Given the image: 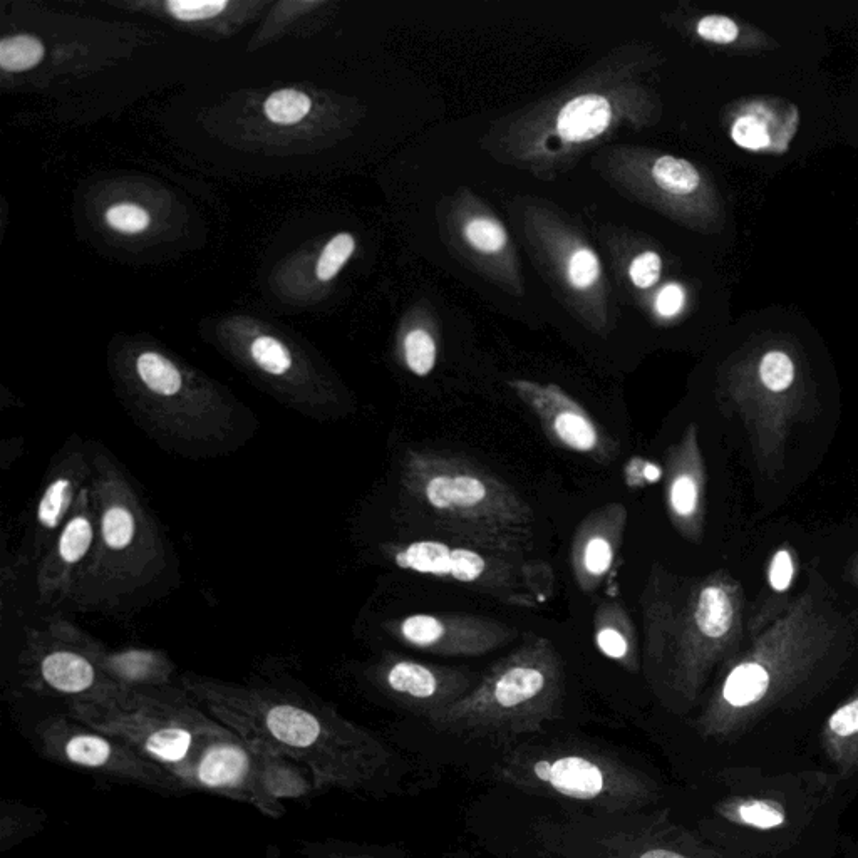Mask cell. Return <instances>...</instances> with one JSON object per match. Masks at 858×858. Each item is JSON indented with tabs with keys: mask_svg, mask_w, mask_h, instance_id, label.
Wrapping results in <instances>:
<instances>
[{
	"mask_svg": "<svg viewBox=\"0 0 858 858\" xmlns=\"http://www.w3.org/2000/svg\"><path fill=\"white\" fill-rule=\"evenodd\" d=\"M178 686L243 740L304 766L317 793L339 790L383 798L401 791L411 773L388 741L312 696L195 672L181 674Z\"/></svg>",
	"mask_w": 858,
	"mask_h": 858,
	"instance_id": "6da1fadb",
	"label": "cell"
},
{
	"mask_svg": "<svg viewBox=\"0 0 858 858\" xmlns=\"http://www.w3.org/2000/svg\"><path fill=\"white\" fill-rule=\"evenodd\" d=\"M493 751L486 780L564 807L642 812L659 798V786L644 766L579 736L545 734Z\"/></svg>",
	"mask_w": 858,
	"mask_h": 858,
	"instance_id": "7a4b0ae2",
	"label": "cell"
},
{
	"mask_svg": "<svg viewBox=\"0 0 858 858\" xmlns=\"http://www.w3.org/2000/svg\"><path fill=\"white\" fill-rule=\"evenodd\" d=\"M89 453L98 533L69 602L81 609H109L160 579L166 545L155 517L118 460L101 445L89 446Z\"/></svg>",
	"mask_w": 858,
	"mask_h": 858,
	"instance_id": "3957f363",
	"label": "cell"
},
{
	"mask_svg": "<svg viewBox=\"0 0 858 858\" xmlns=\"http://www.w3.org/2000/svg\"><path fill=\"white\" fill-rule=\"evenodd\" d=\"M564 678L543 651H525L481 676L471 693L428 719L438 733L486 741L493 750L557 733L564 724Z\"/></svg>",
	"mask_w": 858,
	"mask_h": 858,
	"instance_id": "277c9868",
	"label": "cell"
},
{
	"mask_svg": "<svg viewBox=\"0 0 858 858\" xmlns=\"http://www.w3.org/2000/svg\"><path fill=\"white\" fill-rule=\"evenodd\" d=\"M130 396L141 428L160 445L183 455L225 453L252 433L254 416H242L227 398L193 383L161 352L143 351L133 361Z\"/></svg>",
	"mask_w": 858,
	"mask_h": 858,
	"instance_id": "5b68a950",
	"label": "cell"
},
{
	"mask_svg": "<svg viewBox=\"0 0 858 858\" xmlns=\"http://www.w3.org/2000/svg\"><path fill=\"white\" fill-rule=\"evenodd\" d=\"M71 718L116 736L175 775H185L198 751L227 726L218 723L185 689H133L113 706L71 704Z\"/></svg>",
	"mask_w": 858,
	"mask_h": 858,
	"instance_id": "8992f818",
	"label": "cell"
},
{
	"mask_svg": "<svg viewBox=\"0 0 858 858\" xmlns=\"http://www.w3.org/2000/svg\"><path fill=\"white\" fill-rule=\"evenodd\" d=\"M401 492L413 510L450 530H465L481 547L503 527L522 522V507L507 488L476 466L433 455H411L401 471ZM488 548V547H486Z\"/></svg>",
	"mask_w": 858,
	"mask_h": 858,
	"instance_id": "52a82bcc",
	"label": "cell"
},
{
	"mask_svg": "<svg viewBox=\"0 0 858 858\" xmlns=\"http://www.w3.org/2000/svg\"><path fill=\"white\" fill-rule=\"evenodd\" d=\"M22 733L32 750L54 765L156 795L188 793L183 783L156 761L126 741L71 718L66 711L42 714L26 724Z\"/></svg>",
	"mask_w": 858,
	"mask_h": 858,
	"instance_id": "ba28073f",
	"label": "cell"
},
{
	"mask_svg": "<svg viewBox=\"0 0 858 858\" xmlns=\"http://www.w3.org/2000/svg\"><path fill=\"white\" fill-rule=\"evenodd\" d=\"M19 678L24 689L41 698L71 704L113 706L130 696L109 679L78 647L59 641L44 629H29L19 656Z\"/></svg>",
	"mask_w": 858,
	"mask_h": 858,
	"instance_id": "9c48e42d",
	"label": "cell"
},
{
	"mask_svg": "<svg viewBox=\"0 0 858 858\" xmlns=\"http://www.w3.org/2000/svg\"><path fill=\"white\" fill-rule=\"evenodd\" d=\"M367 686L384 701L424 721L435 718L475 689V672L386 656L362 672Z\"/></svg>",
	"mask_w": 858,
	"mask_h": 858,
	"instance_id": "30bf717a",
	"label": "cell"
},
{
	"mask_svg": "<svg viewBox=\"0 0 858 858\" xmlns=\"http://www.w3.org/2000/svg\"><path fill=\"white\" fill-rule=\"evenodd\" d=\"M180 781L188 793L203 791L223 796L254 807L267 818L277 820L287 813L284 803L275 802L265 793L254 746L232 729L227 728L200 748Z\"/></svg>",
	"mask_w": 858,
	"mask_h": 858,
	"instance_id": "8fae6325",
	"label": "cell"
},
{
	"mask_svg": "<svg viewBox=\"0 0 858 858\" xmlns=\"http://www.w3.org/2000/svg\"><path fill=\"white\" fill-rule=\"evenodd\" d=\"M386 557L406 572L481 589H508L517 580V575L510 565L503 562V557L490 554L488 548L476 543L414 538L389 545Z\"/></svg>",
	"mask_w": 858,
	"mask_h": 858,
	"instance_id": "7c38bea8",
	"label": "cell"
},
{
	"mask_svg": "<svg viewBox=\"0 0 858 858\" xmlns=\"http://www.w3.org/2000/svg\"><path fill=\"white\" fill-rule=\"evenodd\" d=\"M98 513L91 485H86L61 532L57 533L37 565V599L42 605H59L71 599L74 584L93 555Z\"/></svg>",
	"mask_w": 858,
	"mask_h": 858,
	"instance_id": "4fadbf2b",
	"label": "cell"
},
{
	"mask_svg": "<svg viewBox=\"0 0 858 858\" xmlns=\"http://www.w3.org/2000/svg\"><path fill=\"white\" fill-rule=\"evenodd\" d=\"M91 453L83 440L73 436L47 473L34 508L31 525V559L41 562L57 533L73 513L79 495L91 480Z\"/></svg>",
	"mask_w": 858,
	"mask_h": 858,
	"instance_id": "5bb4252c",
	"label": "cell"
},
{
	"mask_svg": "<svg viewBox=\"0 0 858 858\" xmlns=\"http://www.w3.org/2000/svg\"><path fill=\"white\" fill-rule=\"evenodd\" d=\"M47 631L59 641L78 647L98 669L126 689H153L175 686L176 666L168 654L158 649L128 647L109 649L96 637L64 619H51Z\"/></svg>",
	"mask_w": 858,
	"mask_h": 858,
	"instance_id": "9a60e30c",
	"label": "cell"
},
{
	"mask_svg": "<svg viewBox=\"0 0 858 858\" xmlns=\"http://www.w3.org/2000/svg\"><path fill=\"white\" fill-rule=\"evenodd\" d=\"M404 646L435 654H476L492 646L490 627L463 617L409 614L389 624Z\"/></svg>",
	"mask_w": 858,
	"mask_h": 858,
	"instance_id": "2e32d148",
	"label": "cell"
},
{
	"mask_svg": "<svg viewBox=\"0 0 858 858\" xmlns=\"http://www.w3.org/2000/svg\"><path fill=\"white\" fill-rule=\"evenodd\" d=\"M523 399L545 416L557 440L577 453H594L600 448V435L592 419L562 389L554 384L540 386L532 381L513 383Z\"/></svg>",
	"mask_w": 858,
	"mask_h": 858,
	"instance_id": "e0dca14e",
	"label": "cell"
},
{
	"mask_svg": "<svg viewBox=\"0 0 858 858\" xmlns=\"http://www.w3.org/2000/svg\"><path fill=\"white\" fill-rule=\"evenodd\" d=\"M614 119V106L600 94L577 96L555 119V136L562 145H584L604 135Z\"/></svg>",
	"mask_w": 858,
	"mask_h": 858,
	"instance_id": "ac0fdd59",
	"label": "cell"
},
{
	"mask_svg": "<svg viewBox=\"0 0 858 858\" xmlns=\"http://www.w3.org/2000/svg\"><path fill=\"white\" fill-rule=\"evenodd\" d=\"M250 745L254 746L259 758L260 781L272 800L284 803L285 800H302L316 795L314 778L304 766L267 746L259 743Z\"/></svg>",
	"mask_w": 858,
	"mask_h": 858,
	"instance_id": "d6986e66",
	"label": "cell"
},
{
	"mask_svg": "<svg viewBox=\"0 0 858 858\" xmlns=\"http://www.w3.org/2000/svg\"><path fill=\"white\" fill-rule=\"evenodd\" d=\"M776 109L766 103H751L745 113L734 119L731 125V140L746 151H786L776 138L775 125Z\"/></svg>",
	"mask_w": 858,
	"mask_h": 858,
	"instance_id": "ffe728a7",
	"label": "cell"
},
{
	"mask_svg": "<svg viewBox=\"0 0 858 858\" xmlns=\"http://www.w3.org/2000/svg\"><path fill=\"white\" fill-rule=\"evenodd\" d=\"M47 815L42 808L32 807L16 800L0 802V852L21 845L36 837L46 827Z\"/></svg>",
	"mask_w": 858,
	"mask_h": 858,
	"instance_id": "44dd1931",
	"label": "cell"
},
{
	"mask_svg": "<svg viewBox=\"0 0 858 858\" xmlns=\"http://www.w3.org/2000/svg\"><path fill=\"white\" fill-rule=\"evenodd\" d=\"M652 178L667 197L689 198L703 188V176L691 161L678 156H659L652 165Z\"/></svg>",
	"mask_w": 858,
	"mask_h": 858,
	"instance_id": "7402d4cb",
	"label": "cell"
},
{
	"mask_svg": "<svg viewBox=\"0 0 858 858\" xmlns=\"http://www.w3.org/2000/svg\"><path fill=\"white\" fill-rule=\"evenodd\" d=\"M302 858H413L398 845L322 840L300 845Z\"/></svg>",
	"mask_w": 858,
	"mask_h": 858,
	"instance_id": "603a6c76",
	"label": "cell"
},
{
	"mask_svg": "<svg viewBox=\"0 0 858 858\" xmlns=\"http://www.w3.org/2000/svg\"><path fill=\"white\" fill-rule=\"evenodd\" d=\"M694 617L704 636L711 639L723 637L733 622V605L728 594L716 585L704 587L699 594Z\"/></svg>",
	"mask_w": 858,
	"mask_h": 858,
	"instance_id": "cb8c5ba5",
	"label": "cell"
},
{
	"mask_svg": "<svg viewBox=\"0 0 858 858\" xmlns=\"http://www.w3.org/2000/svg\"><path fill=\"white\" fill-rule=\"evenodd\" d=\"M768 681V672L760 664H741L724 683V701L734 708L750 706L765 696Z\"/></svg>",
	"mask_w": 858,
	"mask_h": 858,
	"instance_id": "d4e9b609",
	"label": "cell"
},
{
	"mask_svg": "<svg viewBox=\"0 0 858 858\" xmlns=\"http://www.w3.org/2000/svg\"><path fill=\"white\" fill-rule=\"evenodd\" d=\"M44 59V46L34 36L7 37L0 42V68L6 73H24Z\"/></svg>",
	"mask_w": 858,
	"mask_h": 858,
	"instance_id": "484cf974",
	"label": "cell"
},
{
	"mask_svg": "<svg viewBox=\"0 0 858 858\" xmlns=\"http://www.w3.org/2000/svg\"><path fill=\"white\" fill-rule=\"evenodd\" d=\"M438 347L435 339L421 327H416L404 337V362L416 378H426L435 371Z\"/></svg>",
	"mask_w": 858,
	"mask_h": 858,
	"instance_id": "4316f807",
	"label": "cell"
},
{
	"mask_svg": "<svg viewBox=\"0 0 858 858\" xmlns=\"http://www.w3.org/2000/svg\"><path fill=\"white\" fill-rule=\"evenodd\" d=\"M463 233L471 249L481 254H498L507 249V228L503 227L497 218L485 215L473 217L466 222Z\"/></svg>",
	"mask_w": 858,
	"mask_h": 858,
	"instance_id": "83f0119b",
	"label": "cell"
},
{
	"mask_svg": "<svg viewBox=\"0 0 858 858\" xmlns=\"http://www.w3.org/2000/svg\"><path fill=\"white\" fill-rule=\"evenodd\" d=\"M309 96L295 89H282L270 94L265 101V114L275 125L290 126L299 123L311 111Z\"/></svg>",
	"mask_w": 858,
	"mask_h": 858,
	"instance_id": "f1b7e54d",
	"label": "cell"
},
{
	"mask_svg": "<svg viewBox=\"0 0 858 858\" xmlns=\"http://www.w3.org/2000/svg\"><path fill=\"white\" fill-rule=\"evenodd\" d=\"M602 277V265L594 250L585 245L575 247L567 260V279L575 290H589Z\"/></svg>",
	"mask_w": 858,
	"mask_h": 858,
	"instance_id": "f546056e",
	"label": "cell"
},
{
	"mask_svg": "<svg viewBox=\"0 0 858 858\" xmlns=\"http://www.w3.org/2000/svg\"><path fill=\"white\" fill-rule=\"evenodd\" d=\"M356 250V238L351 233H339L327 243L326 249L322 250L321 257L317 260L316 274L322 282L334 279L347 260Z\"/></svg>",
	"mask_w": 858,
	"mask_h": 858,
	"instance_id": "4dcf8cb0",
	"label": "cell"
},
{
	"mask_svg": "<svg viewBox=\"0 0 858 858\" xmlns=\"http://www.w3.org/2000/svg\"><path fill=\"white\" fill-rule=\"evenodd\" d=\"M761 381L765 388L773 393H781L790 388L795 379V364L785 352H766L760 364Z\"/></svg>",
	"mask_w": 858,
	"mask_h": 858,
	"instance_id": "1f68e13d",
	"label": "cell"
},
{
	"mask_svg": "<svg viewBox=\"0 0 858 858\" xmlns=\"http://www.w3.org/2000/svg\"><path fill=\"white\" fill-rule=\"evenodd\" d=\"M109 227L121 233H140L150 225V215L133 203H118L106 212Z\"/></svg>",
	"mask_w": 858,
	"mask_h": 858,
	"instance_id": "d6a6232c",
	"label": "cell"
},
{
	"mask_svg": "<svg viewBox=\"0 0 858 858\" xmlns=\"http://www.w3.org/2000/svg\"><path fill=\"white\" fill-rule=\"evenodd\" d=\"M582 564L587 574L592 577H602L609 572L614 564V547L609 538L602 535L590 537L582 550Z\"/></svg>",
	"mask_w": 858,
	"mask_h": 858,
	"instance_id": "836d02e7",
	"label": "cell"
},
{
	"mask_svg": "<svg viewBox=\"0 0 858 858\" xmlns=\"http://www.w3.org/2000/svg\"><path fill=\"white\" fill-rule=\"evenodd\" d=\"M696 32H698V36L704 39V41L713 42V44H719V46H726V44H733L734 41H738L740 26L733 19H729L728 16L709 14V16H704L703 19H699Z\"/></svg>",
	"mask_w": 858,
	"mask_h": 858,
	"instance_id": "e575fe53",
	"label": "cell"
},
{
	"mask_svg": "<svg viewBox=\"0 0 858 858\" xmlns=\"http://www.w3.org/2000/svg\"><path fill=\"white\" fill-rule=\"evenodd\" d=\"M698 485L691 475H679L672 480L669 505L678 517L688 518L698 507Z\"/></svg>",
	"mask_w": 858,
	"mask_h": 858,
	"instance_id": "d590c367",
	"label": "cell"
},
{
	"mask_svg": "<svg viewBox=\"0 0 858 858\" xmlns=\"http://www.w3.org/2000/svg\"><path fill=\"white\" fill-rule=\"evenodd\" d=\"M171 16L183 22L207 21L218 16L227 7L225 0H203V2H185L171 0L166 4Z\"/></svg>",
	"mask_w": 858,
	"mask_h": 858,
	"instance_id": "8d00e7d4",
	"label": "cell"
},
{
	"mask_svg": "<svg viewBox=\"0 0 858 858\" xmlns=\"http://www.w3.org/2000/svg\"><path fill=\"white\" fill-rule=\"evenodd\" d=\"M661 272V255L651 252V250L634 257L631 265H629V279H631L632 285L639 290L654 287L661 279Z\"/></svg>",
	"mask_w": 858,
	"mask_h": 858,
	"instance_id": "74e56055",
	"label": "cell"
},
{
	"mask_svg": "<svg viewBox=\"0 0 858 858\" xmlns=\"http://www.w3.org/2000/svg\"><path fill=\"white\" fill-rule=\"evenodd\" d=\"M740 820L751 827L770 830V828L780 827L781 823L785 822V815L780 808L771 803L751 802L741 805Z\"/></svg>",
	"mask_w": 858,
	"mask_h": 858,
	"instance_id": "f35d334b",
	"label": "cell"
},
{
	"mask_svg": "<svg viewBox=\"0 0 858 858\" xmlns=\"http://www.w3.org/2000/svg\"><path fill=\"white\" fill-rule=\"evenodd\" d=\"M595 644L607 659L624 661L629 654V642L619 629L612 626L600 627L595 634Z\"/></svg>",
	"mask_w": 858,
	"mask_h": 858,
	"instance_id": "ab89813d",
	"label": "cell"
},
{
	"mask_svg": "<svg viewBox=\"0 0 858 858\" xmlns=\"http://www.w3.org/2000/svg\"><path fill=\"white\" fill-rule=\"evenodd\" d=\"M684 304H686V292L681 284L664 285L654 302L657 314L664 319L678 316L679 312L683 311Z\"/></svg>",
	"mask_w": 858,
	"mask_h": 858,
	"instance_id": "60d3db41",
	"label": "cell"
},
{
	"mask_svg": "<svg viewBox=\"0 0 858 858\" xmlns=\"http://www.w3.org/2000/svg\"><path fill=\"white\" fill-rule=\"evenodd\" d=\"M830 731L842 738H848L852 734L858 733V699L852 703L845 704L843 708L838 709L837 713L833 714L828 721Z\"/></svg>",
	"mask_w": 858,
	"mask_h": 858,
	"instance_id": "b9f144b4",
	"label": "cell"
},
{
	"mask_svg": "<svg viewBox=\"0 0 858 858\" xmlns=\"http://www.w3.org/2000/svg\"><path fill=\"white\" fill-rule=\"evenodd\" d=\"M793 579V562L788 552L781 550L773 557L770 567V584L778 592L788 589Z\"/></svg>",
	"mask_w": 858,
	"mask_h": 858,
	"instance_id": "7bdbcfd3",
	"label": "cell"
},
{
	"mask_svg": "<svg viewBox=\"0 0 858 858\" xmlns=\"http://www.w3.org/2000/svg\"><path fill=\"white\" fill-rule=\"evenodd\" d=\"M446 858H475L471 857L470 853L460 852V853H451L450 857Z\"/></svg>",
	"mask_w": 858,
	"mask_h": 858,
	"instance_id": "ee69618b",
	"label": "cell"
}]
</instances>
